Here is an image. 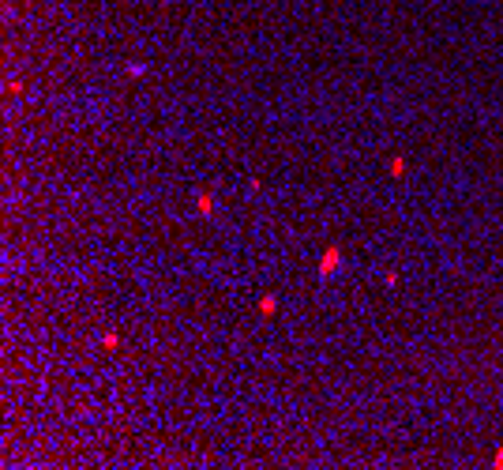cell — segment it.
<instances>
[{"label":"cell","mask_w":503,"mask_h":470,"mask_svg":"<svg viewBox=\"0 0 503 470\" xmlns=\"http://www.w3.org/2000/svg\"><path fill=\"white\" fill-rule=\"evenodd\" d=\"M196 211L199 215H214V196H210V192H199L196 196Z\"/></svg>","instance_id":"cell-2"},{"label":"cell","mask_w":503,"mask_h":470,"mask_svg":"<svg viewBox=\"0 0 503 470\" xmlns=\"http://www.w3.org/2000/svg\"><path fill=\"white\" fill-rule=\"evenodd\" d=\"M387 173H391V177H402V173H405V158H391V162H387Z\"/></svg>","instance_id":"cell-5"},{"label":"cell","mask_w":503,"mask_h":470,"mask_svg":"<svg viewBox=\"0 0 503 470\" xmlns=\"http://www.w3.org/2000/svg\"><path fill=\"white\" fill-rule=\"evenodd\" d=\"M128 75H132V79H139V75H147V64H128Z\"/></svg>","instance_id":"cell-6"},{"label":"cell","mask_w":503,"mask_h":470,"mask_svg":"<svg viewBox=\"0 0 503 470\" xmlns=\"http://www.w3.org/2000/svg\"><path fill=\"white\" fill-rule=\"evenodd\" d=\"M338 267H342V248L331 245L323 256H319V279H327V275H334Z\"/></svg>","instance_id":"cell-1"},{"label":"cell","mask_w":503,"mask_h":470,"mask_svg":"<svg viewBox=\"0 0 503 470\" xmlns=\"http://www.w3.org/2000/svg\"><path fill=\"white\" fill-rule=\"evenodd\" d=\"M274 309H278V297H274V293H267L263 301H259V312H263V316H274Z\"/></svg>","instance_id":"cell-3"},{"label":"cell","mask_w":503,"mask_h":470,"mask_svg":"<svg viewBox=\"0 0 503 470\" xmlns=\"http://www.w3.org/2000/svg\"><path fill=\"white\" fill-rule=\"evenodd\" d=\"M117 346H120V339H117V331H105V335H102V350H109V354H113V350H117Z\"/></svg>","instance_id":"cell-4"}]
</instances>
